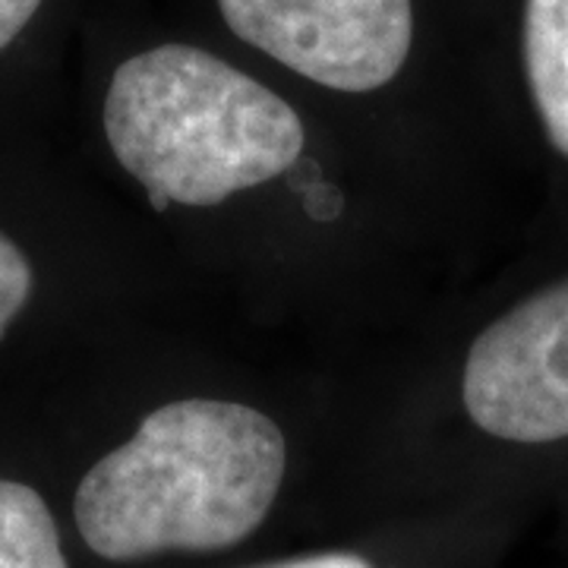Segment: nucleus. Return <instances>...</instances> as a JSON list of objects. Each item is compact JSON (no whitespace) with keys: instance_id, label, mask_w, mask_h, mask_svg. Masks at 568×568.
<instances>
[{"instance_id":"obj_3","label":"nucleus","mask_w":568,"mask_h":568,"mask_svg":"<svg viewBox=\"0 0 568 568\" xmlns=\"http://www.w3.org/2000/svg\"><path fill=\"white\" fill-rule=\"evenodd\" d=\"M227 29L335 92L392 82L414 41L410 0H219Z\"/></svg>"},{"instance_id":"obj_5","label":"nucleus","mask_w":568,"mask_h":568,"mask_svg":"<svg viewBox=\"0 0 568 568\" xmlns=\"http://www.w3.org/2000/svg\"><path fill=\"white\" fill-rule=\"evenodd\" d=\"M525 70L549 142L568 159V0L525 3Z\"/></svg>"},{"instance_id":"obj_8","label":"nucleus","mask_w":568,"mask_h":568,"mask_svg":"<svg viewBox=\"0 0 568 568\" xmlns=\"http://www.w3.org/2000/svg\"><path fill=\"white\" fill-rule=\"evenodd\" d=\"M41 0H0V51L17 41L29 20L39 13Z\"/></svg>"},{"instance_id":"obj_9","label":"nucleus","mask_w":568,"mask_h":568,"mask_svg":"<svg viewBox=\"0 0 568 568\" xmlns=\"http://www.w3.org/2000/svg\"><path fill=\"white\" fill-rule=\"evenodd\" d=\"M304 203H306V212L313 215V219H320V222H332L338 212H342V193L335 190V186H328V183L316 181L304 186Z\"/></svg>"},{"instance_id":"obj_2","label":"nucleus","mask_w":568,"mask_h":568,"mask_svg":"<svg viewBox=\"0 0 568 568\" xmlns=\"http://www.w3.org/2000/svg\"><path fill=\"white\" fill-rule=\"evenodd\" d=\"M104 136L155 212L219 205L282 178L306 140L291 104L193 44H159L114 70Z\"/></svg>"},{"instance_id":"obj_4","label":"nucleus","mask_w":568,"mask_h":568,"mask_svg":"<svg viewBox=\"0 0 568 568\" xmlns=\"http://www.w3.org/2000/svg\"><path fill=\"white\" fill-rule=\"evenodd\" d=\"M465 407L506 443L568 439V278L530 294L470 345Z\"/></svg>"},{"instance_id":"obj_1","label":"nucleus","mask_w":568,"mask_h":568,"mask_svg":"<svg viewBox=\"0 0 568 568\" xmlns=\"http://www.w3.org/2000/svg\"><path fill=\"white\" fill-rule=\"evenodd\" d=\"M284 467V433L256 407L171 402L82 477L77 528L111 562L227 549L263 525Z\"/></svg>"},{"instance_id":"obj_10","label":"nucleus","mask_w":568,"mask_h":568,"mask_svg":"<svg viewBox=\"0 0 568 568\" xmlns=\"http://www.w3.org/2000/svg\"><path fill=\"white\" fill-rule=\"evenodd\" d=\"M260 568H373L364 556L354 552H320V556H304V559H287V562H268Z\"/></svg>"},{"instance_id":"obj_6","label":"nucleus","mask_w":568,"mask_h":568,"mask_svg":"<svg viewBox=\"0 0 568 568\" xmlns=\"http://www.w3.org/2000/svg\"><path fill=\"white\" fill-rule=\"evenodd\" d=\"M0 568H67L44 499L17 480H0Z\"/></svg>"},{"instance_id":"obj_7","label":"nucleus","mask_w":568,"mask_h":568,"mask_svg":"<svg viewBox=\"0 0 568 568\" xmlns=\"http://www.w3.org/2000/svg\"><path fill=\"white\" fill-rule=\"evenodd\" d=\"M32 294V265L7 234H0V338L29 304Z\"/></svg>"}]
</instances>
